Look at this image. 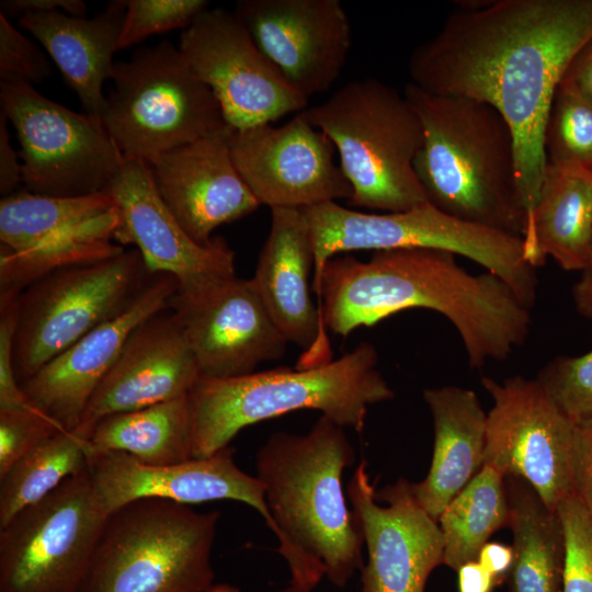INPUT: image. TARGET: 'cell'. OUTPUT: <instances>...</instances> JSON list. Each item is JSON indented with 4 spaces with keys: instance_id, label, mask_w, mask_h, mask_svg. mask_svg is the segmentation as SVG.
<instances>
[{
    "instance_id": "1",
    "label": "cell",
    "mask_w": 592,
    "mask_h": 592,
    "mask_svg": "<svg viewBox=\"0 0 592 592\" xmlns=\"http://www.w3.org/2000/svg\"><path fill=\"white\" fill-rule=\"evenodd\" d=\"M411 54L417 87L485 102L509 124L524 229L547 166L545 127L555 92L592 37V0L462 1Z\"/></svg>"
},
{
    "instance_id": "2",
    "label": "cell",
    "mask_w": 592,
    "mask_h": 592,
    "mask_svg": "<svg viewBox=\"0 0 592 592\" xmlns=\"http://www.w3.org/2000/svg\"><path fill=\"white\" fill-rule=\"evenodd\" d=\"M312 286L322 326L342 337L410 308L441 314L477 369L508 358L531 327V308L509 285L490 272L470 274L443 250H378L366 262L331 258Z\"/></svg>"
},
{
    "instance_id": "3",
    "label": "cell",
    "mask_w": 592,
    "mask_h": 592,
    "mask_svg": "<svg viewBox=\"0 0 592 592\" xmlns=\"http://www.w3.org/2000/svg\"><path fill=\"white\" fill-rule=\"evenodd\" d=\"M355 452L344 428L322 415L306 434L276 432L259 448L257 477L278 531L291 583L312 592L323 577L344 588L362 570L364 537L342 488Z\"/></svg>"
},
{
    "instance_id": "4",
    "label": "cell",
    "mask_w": 592,
    "mask_h": 592,
    "mask_svg": "<svg viewBox=\"0 0 592 592\" xmlns=\"http://www.w3.org/2000/svg\"><path fill=\"white\" fill-rule=\"evenodd\" d=\"M403 94L423 128L414 171L428 201L458 219L522 238L515 141L502 115L485 102L412 82Z\"/></svg>"
},
{
    "instance_id": "5",
    "label": "cell",
    "mask_w": 592,
    "mask_h": 592,
    "mask_svg": "<svg viewBox=\"0 0 592 592\" xmlns=\"http://www.w3.org/2000/svg\"><path fill=\"white\" fill-rule=\"evenodd\" d=\"M377 351L368 342L335 361L229 378L200 377L189 392L192 458L209 457L248 425L303 409L322 412L342 428L362 432L368 407L395 392L377 369Z\"/></svg>"
},
{
    "instance_id": "6",
    "label": "cell",
    "mask_w": 592,
    "mask_h": 592,
    "mask_svg": "<svg viewBox=\"0 0 592 592\" xmlns=\"http://www.w3.org/2000/svg\"><path fill=\"white\" fill-rule=\"evenodd\" d=\"M305 113L339 152L351 206L395 213L429 202L414 171L423 128L403 93L375 78L354 80Z\"/></svg>"
},
{
    "instance_id": "7",
    "label": "cell",
    "mask_w": 592,
    "mask_h": 592,
    "mask_svg": "<svg viewBox=\"0 0 592 592\" xmlns=\"http://www.w3.org/2000/svg\"><path fill=\"white\" fill-rule=\"evenodd\" d=\"M220 513L140 499L110 513L77 592H205Z\"/></svg>"
},
{
    "instance_id": "8",
    "label": "cell",
    "mask_w": 592,
    "mask_h": 592,
    "mask_svg": "<svg viewBox=\"0 0 592 592\" xmlns=\"http://www.w3.org/2000/svg\"><path fill=\"white\" fill-rule=\"evenodd\" d=\"M310 229L314 282L339 252L436 249L465 257L501 278L530 308L538 280L521 237L453 217L430 202L395 213L369 214L326 202L301 208Z\"/></svg>"
},
{
    "instance_id": "9",
    "label": "cell",
    "mask_w": 592,
    "mask_h": 592,
    "mask_svg": "<svg viewBox=\"0 0 592 592\" xmlns=\"http://www.w3.org/2000/svg\"><path fill=\"white\" fill-rule=\"evenodd\" d=\"M101 121L124 157L150 162L228 126L212 90L164 41L114 64Z\"/></svg>"
},
{
    "instance_id": "10",
    "label": "cell",
    "mask_w": 592,
    "mask_h": 592,
    "mask_svg": "<svg viewBox=\"0 0 592 592\" xmlns=\"http://www.w3.org/2000/svg\"><path fill=\"white\" fill-rule=\"evenodd\" d=\"M156 273L136 250L58 269L18 297L12 362L18 382L127 310Z\"/></svg>"
},
{
    "instance_id": "11",
    "label": "cell",
    "mask_w": 592,
    "mask_h": 592,
    "mask_svg": "<svg viewBox=\"0 0 592 592\" xmlns=\"http://www.w3.org/2000/svg\"><path fill=\"white\" fill-rule=\"evenodd\" d=\"M0 104L16 133L22 183L29 192L94 194L119 171L125 157L100 118L77 113L15 79H0Z\"/></svg>"
},
{
    "instance_id": "12",
    "label": "cell",
    "mask_w": 592,
    "mask_h": 592,
    "mask_svg": "<svg viewBox=\"0 0 592 592\" xmlns=\"http://www.w3.org/2000/svg\"><path fill=\"white\" fill-rule=\"evenodd\" d=\"M107 513L88 467L0 528V592H77Z\"/></svg>"
},
{
    "instance_id": "13",
    "label": "cell",
    "mask_w": 592,
    "mask_h": 592,
    "mask_svg": "<svg viewBox=\"0 0 592 592\" xmlns=\"http://www.w3.org/2000/svg\"><path fill=\"white\" fill-rule=\"evenodd\" d=\"M179 50L219 103L226 124L243 130L307 109L236 15L206 9L182 31Z\"/></svg>"
},
{
    "instance_id": "14",
    "label": "cell",
    "mask_w": 592,
    "mask_h": 592,
    "mask_svg": "<svg viewBox=\"0 0 592 592\" xmlns=\"http://www.w3.org/2000/svg\"><path fill=\"white\" fill-rule=\"evenodd\" d=\"M493 406L487 413L483 465L525 480L553 511L572 491L576 422L537 379L482 377Z\"/></svg>"
},
{
    "instance_id": "15",
    "label": "cell",
    "mask_w": 592,
    "mask_h": 592,
    "mask_svg": "<svg viewBox=\"0 0 592 592\" xmlns=\"http://www.w3.org/2000/svg\"><path fill=\"white\" fill-rule=\"evenodd\" d=\"M104 191L119 215L114 241L134 244L150 272L173 276V300H197L236 277L235 252L218 237L207 246L191 238L159 195L148 162L125 157Z\"/></svg>"
},
{
    "instance_id": "16",
    "label": "cell",
    "mask_w": 592,
    "mask_h": 592,
    "mask_svg": "<svg viewBox=\"0 0 592 592\" xmlns=\"http://www.w3.org/2000/svg\"><path fill=\"white\" fill-rule=\"evenodd\" d=\"M346 494L367 550L362 592H424L442 565L444 545L437 521L419 504L411 482L399 478L376 491L362 459Z\"/></svg>"
},
{
    "instance_id": "17",
    "label": "cell",
    "mask_w": 592,
    "mask_h": 592,
    "mask_svg": "<svg viewBox=\"0 0 592 592\" xmlns=\"http://www.w3.org/2000/svg\"><path fill=\"white\" fill-rule=\"evenodd\" d=\"M229 144L242 180L270 209H301L340 198L350 201L353 195L334 161V145L310 123L305 110L280 127L231 129Z\"/></svg>"
},
{
    "instance_id": "18",
    "label": "cell",
    "mask_w": 592,
    "mask_h": 592,
    "mask_svg": "<svg viewBox=\"0 0 592 592\" xmlns=\"http://www.w3.org/2000/svg\"><path fill=\"white\" fill-rule=\"evenodd\" d=\"M263 54L309 99L340 77L352 45L339 0H241L234 11Z\"/></svg>"
},
{
    "instance_id": "19",
    "label": "cell",
    "mask_w": 592,
    "mask_h": 592,
    "mask_svg": "<svg viewBox=\"0 0 592 592\" xmlns=\"http://www.w3.org/2000/svg\"><path fill=\"white\" fill-rule=\"evenodd\" d=\"M234 453V448L227 446L205 458L147 465L125 453L90 448L88 470L107 515L140 499H162L186 505L234 500L258 511L278 537L263 483L237 466Z\"/></svg>"
},
{
    "instance_id": "20",
    "label": "cell",
    "mask_w": 592,
    "mask_h": 592,
    "mask_svg": "<svg viewBox=\"0 0 592 592\" xmlns=\"http://www.w3.org/2000/svg\"><path fill=\"white\" fill-rule=\"evenodd\" d=\"M202 377L254 373L258 364L281 358L288 341L252 278H230L194 301L171 300Z\"/></svg>"
},
{
    "instance_id": "21",
    "label": "cell",
    "mask_w": 592,
    "mask_h": 592,
    "mask_svg": "<svg viewBox=\"0 0 592 592\" xmlns=\"http://www.w3.org/2000/svg\"><path fill=\"white\" fill-rule=\"evenodd\" d=\"M200 377L178 316L163 309L132 332L75 431L89 440L103 418L186 396Z\"/></svg>"
},
{
    "instance_id": "22",
    "label": "cell",
    "mask_w": 592,
    "mask_h": 592,
    "mask_svg": "<svg viewBox=\"0 0 592 592\" xmlns=\"http://www.w3.org/2000/svg\"><path fill=\"white\" fill-rule=\"evenodd\" d=\"M226 126L149 163L162 201L197 243L212 242L213 231L253 213L261 204L239 174Z\"/></svg>"
},
{
    "instance_id": "23",
    "label": "cell",
    "mask_w": 592,
    "mask_h": 592,
    "mask_svg": "<svg viewBox=\"0 0 592 592\" xmlns=\"http://www.w3.org/2000/svg\"><path fill=\"white\" fill-rule=\"evenodd\" d=\"M177 292L173 276L156 273L127 310L83 335L21 383L27 398L65 430H75L132 332L169 308Z\"/></svg>"
},
{
    "instance_id": "24",
    "label": "cell",
    "mask_w": 592,
    "mask_h": 592,
    "mask_svg": "<svg viewBox=\"0 0 592 592\" xmlns=\"http://www.w3.org/2000/svg\"><path fill=\"white\" fill-rule=\"evenodd\" d=\"M315 255L308 221L300 208H271V227L252 278L288 343L315 353L312 366L329 354L318 306L309 292Z\"/></svg>"
},
{
    "instance_id": "25",
    "label": "cell",
    "mask_w": 592,
    "mask_h": 592,
    "mask_svg": "<svg viewBox=\"0 0 592 592\" xmlns=\"http://www.w3.org/2000/svg\"><path fill=\"white\" fill-rule=\"evenodd\" d=\"M126 5V0L111 1L92 19L64 12L29 13L18 19L49 54L84 113L100 119L106 107L103 84L113 75Z\"/></svg>"
},
{
    "instance_id": "26",
    "label": "cell",
    "mask_w": 592,
    "mask_h": 592,
    "mask_svg": "<svg viewBox=\"0 0 592 592\" xmlns=\"http://www.w3.org/2000/svg\"><path fill=\"white\" fill-rule=\"evenodd\" d=\"M434 429L431 466L411 483L414 498L437 521L448 502L483 465L487 413L475 391L457 386L423 390Z\"/></svg>"
},
{
    "instance_id": "27",
    "label": "cell",
    "mask_w": 592,
    "mask_h": 592,
    "mask_svg": "<svg viewBox=\"0 0 592 592\" xmlns=\"http://www.w3.org/2000/svg\"><path fill=\"white\" fill-rule=\"evenodd\" d=\"M526 261L537 267L548 257L567 271L592 263V171L546 166L533 214L522 236Z\"/></svg>"
},
{
    "instance_id": "28",
    "label": "cell",
    "mask_w": 592,
    "mask_h": 592,
    "mask_svg": "<svg viewBox=\"0 0 592 592\" xmlns=\"http://www.w3.org/2000/svg\"><path fill=\"white\" fill-rule=\"evenodd\" d=\"M504 482L514 553L509 592H562L565 536L557 511L525 480L509 476Z\"/></svg>"
},
{
    "instance_id": "29",
    "label": "cell",
    "mask_w": 592,
    "mask_h": 592,
    "mask_svg": "<svg viewBox=\"0 0 592 592\" xmlns=\"http://www.w3.org/2000/svg\"><path fill=\"white\" fill-rule=\"evenodd\" d=\"M91 451L121 452L147 465L192 458V413L183 396L100 420L89 436Z\"/></svg>"
},
{
    "instance_id": "30",
    "label": "cell",
    "mask_w": 592,
    "mask_h": 592,
    "mask_svg": "<svg viewBox=\"0 0 592 592\" xmlns=\"http://www.w3.org/2000/svg\"><path fill=\"white\" fill-rule=\"evenodd\" d=\"M114 207L106 191L72 197L14 192L0 201V244L23 252L76 230Z\"/></svg>"
},
{
    "instance_id": "31",
    "label": "cell",
    "mask_w": 592,
    "mask_h": 592,
    "mask_svg": "<svg viewBox=\"0 0 592 592\" xmlns=\"http://www.w3.org/2000/svg\"><path fill=\"white\" fill-rule=\"evenodd\" d=\"M504 479L492 466L482 465L445 506L437 519L444 545L442 565L456 571L476 560L492 534L508 525Z\"/></svg>"
},
{
    "instance_id": "32",
    "label": "cell",
    "mask_w": 592,
    "mask_h": 592,
    "mask_svg": "<svg viewBox=\"0 0 592 592\" xmlns=\"http://www.w3.org/2000/svg\"><path fill=\"white\" fill-rule=\"evenodd\" d=\"M119 225L117 207L84 226L36 248L13 252L0 244V296L23 289L58 269L113 257L125 249L114 243Z\"/></svg>"
},
{
    "instance_id": "33",
    "label": "cell",
    "mask_w": 592,
    "mask_h": 592,
    "mask_svg": "<svg viewBox=\"0 0 592 592\" xmlns=\"http://www.w3.org/2000/svg\"><path fill=\"white\" fill-rule=\"evenodd\" d=\"M89 440L62 430L20 458L0 477V528L21 510L88 467Z\"/></svg>"
},
{
    "instance_id": "34",
    "label": "cell",
    "mask_w": 592,
    "mask_h": 592,
    "mask_svg": "<svg viewBox=\"0 0 592 592\" xmlns=\"http://www.w3.org/2000/svg\"><path fill=\"white\" fill-rule=\"evenodd\" d=\"M547 164L592 171V103L559 84L545 127Z\"/></svg>"
},
{
    "instance_id": "35",
    "label": "cell",
    "mask_w": 592,
    "mask_h": 592,
    "mask_svg": "<svg viewBox=\"0 0 592 592\" xmlns=\"http://www.w3.org/2000/svg\"><path fill=\"white\" fill-rule=\"evenodd\" d=\"M536 379L573 422L592 419V350L577 356L555 357Z\"/></svg>"
},
{
    "instance_id": "36",
    "label": "cell",
    "mask_w": 592,
    "mask_h": 592,
    "mask_svg": "<svg viewBox=\"0 0 592 592\" xmlns=\"http://www.w3.org/2000/svg\"><path fill=\"white\" fill-rule=\"evenodd\" d=\"M126 13L117 50L126 49L147 37L189 27L205 11L206 0H126Z\"/></svg>"
},
{
    "instance_id": "37",
    "label": "cell",
    "mask_w": 592,
    "mask_h": 592,
    "mask_svg": "<svg viewBox=\"0 0 592 592\" xmlns=\"http://www.w3.org/2000/svg\"><path fill=\"white\" fill-rule=\"evenodd\" d=\"M556 511L565 536L562 592H592V520L572 494Z\"/></svg>"
},
{
    "instance_id": "38",
    "label": "cell",
    "mask_w": 592,
    "mask_h": 592,
    "mask_svg": "<svg viewBox=\"0 0 592 592\" xmlns=\"http://www.w3.org/2000/svg\"><path fill=\"white\" fill-rule=\"evenodd\" d=\"M62 430L35 405L0 409V477L20 458Z\"/></svg>"
},
{
    "instance_id": "39",
    "label": "cell",
    "mask_w": 592,
    "mask_h": 592,
    "mask_svg": "<svg viewBox=\"0 0 592 592\" xmlns=\"http://www.w3.org/2000/svg\"><path fill=\"white\" fill-rule=\"evenodd\" d=\"M53 73L46 55L0 13V79L41 82Z\"/></svg>"
},
{
    "instance_id": "40",
    "label": "cell",
    "mask_w": 592,
    "mask_h": 592,
    "mask_svg": "<svg viewBox=\"0 0 592 592\" xmlns=\"http://www.w3.org/2000/svg\"><path fill=\"white\" fill-rule=\"evenodd\" d=\"M18 297H0V409L32 405L18 382L12 362L13 339L18 320Z\"/></svg>"
},
{
    "instance_id": "41",
    "label": "cell",
    "mask_w": 592,
    "mask_h": 592,
    "mask_svg": "<svg viewBox=\"0 0 592 592\" xmlns=\"http://www.w3.org/2000/svg\"><path fill=\"white\" fill-rule=\"evenodd\" d=\"M571 494L592 520V419L576 422Z\"/></svg>"
},
{
    "instance_id": "42",
    "label": "cell",
    "mask_w": 592,
    "mask_h": 592,
    "mask_svg": "<svg viewBox=\"0 0 592 592\" xmlns=\"http://www.w3.org/2000/svg\"><path fill=\"white\" fill-rule=\"evenodd\" d=\"M64 12L73 16H84L87 4L82 0H2L0 13L18 19L29 13Z\"/></svg>"
},
{
    "instance_id": "43",
    "label": "cell",
    "mask_w": 592,
    "mask_h": 592,
    "mask_svg": "<svg viewBox=\"0 0 592 592\" xmlns=\"http://www.w3.org/2000/svg\"><path fill=\"white\" fill-rule=\"evenodd\" d=\"M8 118L0 111V192L10 195L22 183V163L15 152L8 128Z\"/></svg>"
},
{
    "instance_id": "44",
    "label": "cell",
    "mask_w": 592,
    "mask_h": 592,
    "mask_svg": "<svg viewBox=\"0 0 592 592\" xmlns=\"http://www.w3.org/2000/svg\"><path fill=\"white\" fill-rule=\"evenodd\" d=\"M559 84L574 90L592 103V37L574 55Z\"/></svg>"
},
{
    "instance_id": "45",
    "label": "cell",
    "mask_w": 592,
    "mask_h": 592,
    "mask_svg": "<svg viewBox=\"0 0 592 592\" xmlns=\"http://www.w3.org/2000/svg\"><path fill=\"white\" fill-rule=\"evenodd\" d=\"M494 579L502 583L508 579L514 561L512 546L500 542H487L476 559Z\"/></svg>"
},
{
    "instance_id": "46",
    "label": "cell",
    "mask_w": 592,
    "mask_h": 592,
    "mask_svg": "<svg viewBox=\"0 0 592 592\" xmlns=\"http://www.w3.org/2000/svg\"><path fill=\"white\" fill-rule=\"evenodd\" d=\"M456 573L458 592H493L501 584L477 560L463 563Z\"/></svg>"
},
{
    "instance_id": "47",
    "label": "cell",
    "mask_w": 592,
    "mask_h": 592,
    "mask_svg": "<svg viewBox=\"0 0 592 592\" xmlns=\"http://www.w3.org/2000/svg\"><path fill=\"white\" fill-rule=\"evenodd\" d=\"M572 298L577 311L592 320V265L581 272L572 287Z\"/></svg>"
},
{
    "instance_id": "48",
    "label": "cell",
    "mask_w": 592,
    "mask_h": 592,
    "mask_svg": "<svg viewBox=\"0 0 592 592\" xmlns=\"http://www.w3.org/2000/svg\"><path fill=\"white\" fill-rule=\"evenodd\" d=\"M205 592H240V589L229 583H217L212 585Z\"/></svg>"
},
{
    "instance_id": "49",
    "label": "cell",
    "mask_w": 592,
    "mask_h": 592,
    "mask_svg": "<svg viewBox=\"0 0 592 592\" xmlns=\"http://www.w3.org/2000/svg\"><path fill=\"white\" fill-rule=\"evenodd\" d=\"M276 592H309V591H306L304 589H300V588L289 583V585L278 590Z\"/></svg>"
},
{
    "instance_id": "50",
    "label": "cell",
    "mask_w": 592,
    "mask_h": 592,
    "mask_svg": "<svg viewBox=\"0 0 592 592\" xmlns=\"http://www.w3.org/2000/svg\"><path fill=\"white\" fill-rule=\"evenodd\" d=\"M591 265H592V263H591ZM591 265H590V266H591Z\"/></svg>"
}]
</instances>
